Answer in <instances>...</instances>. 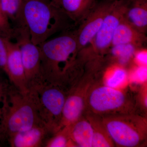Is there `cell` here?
<instances>
[{"mask_svg": "<svg viewBox=\"0 0 147 147\" xmlns=\"http://www.w3.org/2000/svg\"><path fill=\"white\" fill-rule=\"evenodd\" d=\"M116 1L97 0L89 13L76 30L78 52L90 44Z\"/></svg>", "mask_w": 147, "mask_h": 147, "instance_id": "obj_10", "label": "cell"}, {"mask_svg": "<svg viewBox=\"0 0 147 147\" xmlns=\"http://www.w3.org/2000/svg\"><path fill=\"white\" fill-rule=\"evenodd\" d=\"M14 36L20 47L27 86L29 90L42 81L40 69V50L31 40L28 29L24 23L13 28Z\"/></svg>", "mask_w": 147, "mask_h": 147, "instance_id": "obj_9", "label": "cell"}, {"mask_svg": "<svg viewBox=\"0 0 147 147\" xmlns=\"http://www.w3.org/2000/svg\"><path fill=\"white\" fill-rule=\"evenodd\" d=\"M97 0H59V6L74 25L86 18Z\"/></svg>", "mask_w": 147, "mask_h": 147, "instance_id": "obj_15", "label": "cell"}, {"mask_svg": "<svg viewBox=\"0 0 147 147\" xmlns=\"http://www.w3.org/2000/svg\"><path fill=\"white\" fill-rule=\"evenodd\" d=\"M139 102L142 108L146 111L147 109V83L142 84L139 95Z\"/></svg>", "mask_w": 147, "mask_h": 147, "instance_id": "obj_26", "label": "cell"}, {"mask_svg": "<svg viewBox=\"0 0 147 147\" xmlns=\"http://www.w3.org/2000/svg\"><path fill=\"white\" fill-rule=\"evenodd\" d=\"M7 53V75L11 84L19 90L27 92V86L21 52L18 43L3 38Z\"/></svg>", "mask_w": 147, "mask_h": 147, "instance_id": "obj_11", "label": "cell"}, {"mask_svg": "<svg viewBox=\"0 0 147 147\" xmlns=\"http://www.w3.org/2000/svg\"><path fill=\"white\" fill-rule=\"evenodd\" d=\"M21 13L31 40L37 45L56 33L70 30L74 24L52 0H22Z\"/></svg>", "mask_w": 147, "mask_h": 147, "instance_id": "obj_2", "label": "cell"}, {"mask_svg": "<svg viewBox=\"0 0 147 147\" xmlns=\"http://www.w3.org/2000/svg\"><path fill=\"white\" fill-rule=\"evenodd\" d=\"M1 9L9 19L18 24L21 21L22 0H0Z\"/></svg>", "mask_w": 147, "mask_h": 147, "instance_id": "obj_21", "label": "cell"}, {"mask_svg": "<svg viewBox=\"0 0 147 147\" xmlns=\"http://www.w3.org/2000/svg\"><path fill=\"white\" fill-rule=\"evenodd\" d=\"M96 82L87 94L85 109L86 113L103 117L133 113L134 103L125 92L104 84H96Z\"/></svg>", "mask_w": 147, "mask_h": 147, "instance_id": "obj_5", "label": "cell"}, {"mask_svg": "<svg viewBox=\"0 0 147 147\" xmlns=\"http://www.w3.org/2000/svg\"><path fill=\"white\" fill-rule=\"evenodd\" d=\"M8 84L7 82H4L0 78V141L3 140V138L2 135L1 130V122L2 118V105L3 97L5 93L6 90L8 86Z\"/></svg>", "mask_w": 147, "mask_h": 147, "instance_id": "obj_25", "label": "cell"}, {"mask_svg": "<svg viewBox=\"0 0 147 147\" xmlns=\"http://www.w3.org/2000/svg\"><path fill=\"white\" fill-rule=\"evenodd\" d=\"M38 46L43 82L69 88L81 74L76 30L63 32Z\"/></svg>", "mask_w": 147, "mask_h": 147, "instance_id": "obj_1", "label": "cell"}, {"mask_svg": "<svg viewBox=\"0 0 147 147\" xmlns=\"http://www.w3.org/2000/svg\"><path fill=\"white\" fill-rule=\"evenodd\" d=\"M70 125L64 127L53 134L45 143V147H74L70 138Z\"/></svg>", "mask_w": 147, "mask_h": 147, "instance_id": "obj_20", "label": "cell"}, {"mask_svg": "<svg viewBox=\"0 0 147 147\" xmlns=\"http://www.w3.org/2000/svg\"><path fill=\"white\" fill-rule=\"evenodd\" d=\"M0 8L1 9V3H0Z\"/></svg>", "mask_w": 147, "mask_h": 147, "instance_id": "obj_29", "label": "cell"}, {"mask_svg": "<svg viewBox=\"0 0 147 147\" xmlns=\"http://www.w3.org/2000/svg\"><path fill=\"white\" fill-rule=\"evenodd\" d=\"M49 134H51L45 126L37 125L15 133L7 140L12 147H40Z\"/></svg>", "mask_w": 147, "mask_h": 147, "instance_id": "obj_13", "label": "cell"}, {"mask_svg": "<svg viewBox=\"0 0 147 147\" xmlns=\"http://www.w3.org/2000/svg\"><path fill=\"white\" fill-rule=\"evenodd\" d=\"M86 117L92 127L93 135L92 147L115 146L101 117L90 113H86Z\"/></svg>", "mask_w": 147, "mask_h": 147, "instance_id": "obj_17", "label": "cell"}, {"mask_svg": "<svg viewBox=\"0 0 147 147\" xmlns=\"http://www.w3.org/2000/svg\"><path fill=\"white\" fill-rule=\"evenodd\" d=\"M146 66H141L136 69L130 77V81L135 84H142L147 83Z\"/></svg>", "mask_w": 147, "mask_h": 147, "instance_id": "obj_23", "label": "cell"}, {"mask_svg": "<svg viewBox=\"0 0 147 147\" xmlns=\"http://www.w3.org/2000/svg\"><path fill=\"white\" fill-rule=\"evenodd\" d=\"M113 1H116V0H113Z\"/></svg>", "mask_w": 147, "mask_h": 147, "instance_id": "obj_30", "label": "cell"}, {"mask_svg": "<svg viewBox=\"0 0 147 147\" xmlns=\"http://www.w3.org/2000/svg\"><path fill=\"white\" fill-rule=\"evenodd\" d=\"M0 36L3 38L12 39L14 36V29L11 26L9 19L0 8Z\"/></svg>", "mask_w": 147, "mask_h": 147, "instance_id": "obj_22", "label": "cell"}, {"mask_svg": "<svg viewBox=\"0 0 147 147\" xmlns=\"http://www.w3.org/2000/svg\"><path fill=\"white\" fill-rule=\"evenodd\" d=\"M128 79L127 72L120 65L106 74L104 78V84L114 88L119 89L126 85Z\"/></svg>", "mask_w": 147, "mask_h": 147, "instance_id": "obj_19", "label": "cell"}, {"mask_svg": "<svg viewBox=\"0 0 147 147\" xmlns=\"http://www.w3.org/2000/svg\"><path fill=\"white\" fill-rule=\"evenodd\" d=\"M101 71L97 67L85 66L82 75L69 88L64 105L59 130L72 124L83 116L88 92Z\"/></svg>", "mask_w": 147, "mask_h": 147, "instance_id": "obj_8", "label": "cell"}, {"mask_svg": "<svg viewBox=\"0 0 147 147\" xmlns=\"http://www.w3.org/2000/svg\"><path fill=\"white\" fill-rule=\"evenodd\" d=\"M123 17L138 31L146 34L147 0H126Z\"/></svg>", "mask_w": 147, "mask_h": 147, "instance_id": "obj_14", "label": "cell"}, {"mask_svg": "<svg viewBox=\"0 0 147 147\" xmlns=\"http://www.w3.org/2000/svg\"><path fill=\"white\" fill-rule=\"evenodd\" d=\"M33 90L40 120L51 134L59 130L63 110L68 89L54 84L42 83Z\"/></svg>", "mask_w": 147, "mask_h": 147, "instance_id": "obj_6", "label": "cell"}, {"mask_svg": "<svg viewBox=\"0 0 147 147\" xmlns=\"http://www.w3.org/2000/svg\"><path fill=\"white\" fill-rule=\"evenodd\" d=\"M69 134L74 147H92V127L86 117L82 116L70 125Z\"/></svg>", "mask_w": 147, "mask_h": 147, "instance_id": "obj_16", "label": "cell"}, {"mask_svg": "<svg viewBox=\"0 0 147 147\" xmlns=\"http://www.w3.org/2000/svg\"><path fill=\"white\" fill-rule=\"evenodd\" d=\"M52 1H53V2L55 3L59 7V0H52Z\"/></svg>", "mask_w": 147, "mask_h": 147, "instance_id": "obj_28", "label": "cell"}, {"mask_svg": "<svg viewBox=\"0 0 147 147\" xmlns=\"http://www.w3.org/2000/svg\"><path fill=\"white\" fill-rule=\"evenodd\" d=\"M136 59L141 66H146L147 54L146 53H138L136 55Z\"/></svg>", "mask_w": 147, "mask_h": 147, "instance_id": "obj_27", "label": "cell"}, {"mask_svg": "<svg viewBox=\"0 0 147 147\" xmlns=\"http://www.w3.org/2000/svg\"><path fill=\"white\" fill-rule=\"evenodd\" d=\"M147 42L146 34L138 31L123 16L116 29L111 47L118 45H131L139 49L144 47Z\"/></svg>", "mask_w": 147, "mask_h": 147, "instance_id": "obj_12", "label": "cell"}, {"mask_svg": "<svg viewBox=\"0 0 147 147\" xmlns=\"http://www.w3.org/2000/svg\"><path fill=\"white\" fill-rule=\"evenodd\" d=\"M126 0H116L100 29L89 46L79 53L84 62L101 61L111 47L117 27L123 16Z\"/></svg>", "mask_w": 147, "mask_h": 147, "instance_id": "obj_7", "label": "cell"}, {"mask_svg": "<svg viewBox=\"0 0 147 147\" xmlns=\"http://www.w3.org/2000/svg\"><path fill=\"white\" fill-rule=\"evenodd\" d=\"M100 117L115 146L139 147L146 141V117L134 113Z\"/></svg>", "mask_w": 147, "mask_h": 147, "instance_id": "obj_4", "label": "cell"}, {"mask_svg": "<svg viewBox=\"0 0 147 147\" xmlns=\"http://www.w3.org/2000/svg\"><path fill=\"white\" fill-rule=\"evenodd\" d=\"M138 49L131 45H116L110 47L104 57H110L113 61L123 66L128 63Z\"/></svg>", "mask_w": 147, "mask_h": 147, "instance_id": "obj_18", "label": "cell"}, {"mask_svg": "<svg viewBox=\"0 0 147 147\" xmlns=\"http://www.w3.org/2000/svg\"><path fill=\"white\" fill-rule=\"evenodd\" d=\"M39 125H44L40 118L33 90L21 92L12 84H8L2 105L1 126L3 139H7L15 133Z\"/></svg>", "mask_w": 147, "mask_h": 147, "instance_id": "obj_3", "label": "cell"}, {"mask_svg": "<svg viewBox=\"0 0 147 147\" xmlns=\"http://www.w3.org/2000/svg\"><path fill=\"white\" fill-rule=\"evenodd\" d=\"M7 53L3 38L0 36V69L6 74Z\"/></svg>", "mask_w": 147, "mask_h": 147, "instance_id": "obj_24", "label": "cell"}]
</instances>
